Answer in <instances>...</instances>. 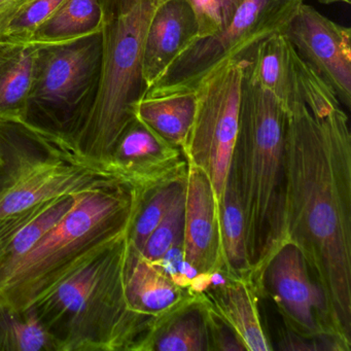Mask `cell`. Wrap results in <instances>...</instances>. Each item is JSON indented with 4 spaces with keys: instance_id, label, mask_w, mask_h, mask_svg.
Returning <instances> with one entry per match:
<instances>
[{
    "instance_id": "obj_1",
    "label": "cell",
    "mask_w": 351,
    "mask_h": 351,
    "mask_svg": "<svg viewBox=\"0 0 351 351\" xmlns=\"http://www.w3.org/2000/svg\"><path fill=\"white\" fill-rule=\"evenodd\" d=\"M283 225L285 243L303 254L337 336L351 348L350 126L311 69L305 99L287 112Z\"/></svg>"
},
{
    "instance_id": "obj_2",
    "label": "cell",
    "mask_w": 351,
    "mask_h": 351,
    "mask_svg": "<svg viewBox=\"0 0 351 351\" xmlns=\"http://www.w3.org/2000/svg\"><path fill=\"white\" fill-rule=\"evenodd\" d=\"M110 184H129L116 164L86 157L64 133L0 120V250L57 199Z\"/></svg>"
},
{
    "instance_id": "obj_3",
    "label": "cell",
    "mask_w": 351,
    "mask_h": 351,
    "mask_svg": "<svg viewBox=\"0 0 351 351\" xmlns=\"http://www.w3.org/2000/svg\"><path fill=\"white\" fill-rule=\"evenodd\" d=\"M129 236L32 306L57 351H147L158 322L129 302Z\"/></svg>"
},
{
    "instance_id": "obj_4",
    "label": "cell",
    "mask_w": 351,
    "mask_h": 351,
    "mask_svg": "<svg viewBox=\"0 0 351 351\" xmlns=\"http://www.w3.org/2000/svg\"><path fill=\"white\" fill-rule=\"evenodd\" d=\"M145 192L110 184L82 193L64 219L0 274V306L26 310L130 233Z\"/></svg>"
},
{
    "instance_id": "obj_5",
    "label": "cell",
    "mask_w": 351,
    "mask_h": 351,
    "mask_svg": "<svg viewBox=\"0 0 351 351\" xmlns=\"http://www.w3.org/2000/svg\"><path fill=\"white\" fill-rule=\"evenodd\" d=\"M287 114L278 100L244 77L231 169L237 176L252 282L264 295L267 265L285 244L283 205Z\"/></svg>"
},
{
    "instance_id": "obj_6",
    "label": "cell",
    "mask_w": 351,
    "mask_h": 351,
    "mask_svg": "<svg viewBox=\"0 0 351 351\" xmlns=\"http://www.w3.org/2000/svg\"><path fill=\"white\" fill-rule=\"evenodd\" d=\"M165 0H104L102 62L93 104L69 137L86 157L110 162L119 138L134 121L132 108L145 93V38Z\"/></svg>"
},
{
    "instance_id": "obj_7",
    "label": "cell",
    "mask_w": 351,
    "mask_h": 351,
    "mask_svg": "<svg viewBox=\"0 0 351 351\" xmlns=\"http://www.w3.org/2000/svg\"><path fill=\"white\" fill-rule=\"evenodd\" d=\"M306 0H243L227 27L189 45L149 91L194 90L199 82L228 60L247 62L258 46L285 34Z\"/></svg>"
},
{
    "instance_id": "obj_8",
    "label": "cell",
    "mask_w": 351,
    "mask_h": 351,
    "mask_svg": "<svg viewBox=\"0 0 351 351\" xmlns=\"http://www.w3.org/2000/svg\"><path fill=\"white\" fill-rule=\"evenodd\" d=\"M245 61L228 60L195 88L196 112L182 151L210 180L217 206L223 198L238 132Z\"/></svg>"
},
{
    "instance_id": "obj_9",
    "label": "cell",
    "mask_w": 351,
    "mask_h": 351,
    "mask_svg": "<svg viewBox=\"0 0 351 351\" xmlns=\"http://www.w3.org/2000/svg\"><path fill=\"white\" fill-rule=\"evenodd\" d=\"M268 291L291 332L324 345L326 350L350 351L337 336L328 302L297 246L283 244L272 256L263 276Z\"/></svg>"
},
{
    "instance_id": "obj_10",
    "label": "cell",
    "mask_w": 351,
    "mask_h": 351,
    "mask_svg": "<svg viewBox=\"0 0 351 351\" xmlns=\"http://www.w3.org/2000/svg\"><path fill=\"white\" fill-rule=\"evenodd\" d=\"M300 58L351 108V29L303 3L285 32Z\"/></svg>"
},
{
    "instance_id": "obj_11",
    "label": "cell",
    "mask_w": 351,
    "mask_h": 351,
    "mask_svg": "<svg viewBox=\"0 0 351 351\" xmlns=\"http://www.w3.org/2000/svg\"><path fill=\"white\" fill-rule=\"evenodd\" d=\"M110 161L118 166L131 186L143 192L186 176L188 171L182 149L170 145L137 119L121 135Z\"/></svg>"
},
{
    "instance_id": "obj_12",
    "label": "cell",
    "mask_w": 351,
    "mask_h": 351,
    "mask_svg": "<svg viewBox=\"0 0 351 351\" xmlns=\"http://www.w3.org/2000/svg\"><path fill=\"white\" fill-rule=\"evenodd\" d=\"M184 258L200 274L225 269L215 191L207 174L192 164L184 192Z\"/></svg>"
},
{
    "instance_id": "obj_13",
    "label": "cell",
    "mask_w": 351,
    "mask_h": 351,
    "mask_svg": "<svg viewBox=\"0 0 351 351\" xmlns=\"http://www.w3.org/2000/svg\"><path fill=\"white\" fill-rule=\"evenodd\" d=\"M307 69L287 36L278 34L256 48L244 65V77L272 94L287 114L304 101Z\"/></svg>"
},
{
    "instance_id": "obj_14",
    "label": "cell",
    "mask_w": 351,
    "mask_h": 351,
    "mask_svg": "<svg viewBox=\"0 0 351 351\" xmlns=\"http://www.w3.org/2000/svg\"><path fill=\"white\" fill-rule=\"evenodd\" d=\"M197 38L198 25L188 0H165L154 14L145 38L143 77L147 92Z\"/></svg>"
},
{
    "instance_id": "obj_15",
    "label": "cell",
    "mask_w": 351,
    "mask_h": 351,
    "mask_svg": "<svg viewBox=\"0 0 351 351\" xmlns=\"http://www.w3.org/2000/svg\"><path fill=\"white\" fill-rule=\"evenodd\" d=\"M206 309L235 335L246 351H271L258 311V291L247 276H233L228 282L200 293Z\"/></svg>"
},
{
    "instance_id": "obj_16",
    "label": "cell",
    "mask_w": 351,
    "mask_h": 351,
    "mask_svg": "<svg viewBox=\"0 0 351 351\" xmlns=\"http://www.w3.org/2000/svg\"><path fill=\"white\" fill-rule=\"evenodd\" d=\"M126 289L132 307L139 313L155 319L158 328L166 318L190 305L198 297L178 287L131 242L127 262Z\"/></svg>"
},
{
    "instance_id": "obj_17",
    "label": "cell",
    "mask_w": 351,
    "mask_h": 351,
    "mask_svg": "<svg viewBox=\"0 0 351 351\" xmlns=\"http://www.w3.org/2000/svg\"><path fill=\"white\" fill-rule=\"evenodd\" d=\"M195 112V90L147 91L132 108L135 119L180 149L190 132Z\"/></svg>"
},
{
    "instance_id": "obj_18",
    "label": "cell",
    "mask_w": 351,
    "mask_h": 351,
    "mask_svg": "<svg viewBox=\"0 0 351 351\" xmlns=\"http://www.w3.org/2000/svg\"><path fill=\"white\" fill-rule=\"evenodd\" d=\"M90 64L91 51L88 46L53 51L47 56L40 73L36 99L49 104L67 101L87 77Z\"/></svg>"
},
{
    "instance_id": "obj_19",
    "label": "cell",
    "mask_w": 351,
    "mask_h": 351,
    "mask_svg": "<svg viewBox=\"0 0 351 351\" xmlns=\"http://www.w3.org/2000/svg\"><path fill=\"white\" fill-rule=\"evenodd\" d=\"M223 267L236 276L252 279L246 250V225L237 176L230 168L223 198L219 204Z\"/></svg>"
},
{
    "instance_id": "obj_20",
    "label": "cell",
    "mask_w": 351,
    "mask_h": 351,
    "mask_svg": "<svg viewBox=\"0 0 351 351\" xmlns=\"http://www.w3.org/2000/svg\"><path fill=\"white\" fill-rule=\"evenodd\" d=\"M207 310L196 301L166 318L155 330L147 351H211Z\"/></svg>"
},
{
    "instance_id": "obj_21",
    "label": "cell",
    "mask_w": 351,
    "mask_h": 351,
    "mask_svg": "<svg viewBox=\"0 0 351 351\" xmlns=\"http://www.w3.org/2000/svg\"><path fill=\"white\" fill-rule=\"evenodd\" d=\"M0 351H57V349L34 307L17 311L0 306Z\"/></svg>"
},
{
    "instance_id": "obj_22",
    "label": "cell",
    "mask_w": 351,
    "mask_h": 351,
    "mask_svg": "<svg viewBox=\"0 0 351 351\" xmlns=\"http://www.w3.org/2000/svg\"><path fill=\"white\" fill-rule=\"evenodd\" d=\"M82 193L60 197L23 229L20 230L11 241L0 250V274L15 264L51 230L54 229L75 207Z\"/></svg>"
},
{
    "instance_id": "obj_23",
    "label": "cell",
    "mask_w": 351,
    "mask_h": 351,
    "mask_svg": "<svg viewBox=\"0 0 351 351\" xmlns=\"http://www.w3.org/2000/svg\"><path fill=\"white\" fill-rule=\"evenodd\" d=\"M186 174L160 184L143 195L130 231V242L141 250L152 232L161 223L176 199L186 191Z\"/></svg>"
},
{
    "instance_id": "obj_24",
    "label": "cell",
    "mask_w": 351,
    "mask_h": 351,
    "mask_svg": "<svg viewBox=\"0 0 351 351\" xmlns=\"http://www.w3.org/2000/svg\"><path fill=\"white\" fill-rule=\"evenodd\" d=\"M99 0H65L64 3L38 28L40 38H69L91 32L101 25Z\"/></svg>"
},
{
    "instance_id": "obj_25",
    "label": "cell",
    "mask_w": 351,
    "mask_h": 351,
    "mask_svg": "<svg viewBox=\"0 0 351 351\" xmlns=\"http://www.w3.org/2000/svg\"><path fill=\"white\" fill-rule=\"evenodd\" d=\"M186 192V191H184ZM184 193L176 199L161 223L152 232L141 252L147 260H159L174 243L184 239Z\"/></svg>"
},
{
    "instance_id": "obj_26",
    "label": "cell",
    "mask_w": 351,
    "mask_h": 351,
    "mask_svg": "<svg viewBox=\"0 0 351 351\" xmlns=\"http://www.w3.org/2000/svg\"><path fill=\"white\" fill-rule=\"evenodd\" d=\"M34 53L23 52L0 77V112L17 106L26 97L34 77Z\"/></svg>"
},
{
    "instance_id": "obj_27",
    "label": "cell",
    "mask_w": 351,
    "mask_h": 351,
    "mask_svg": "<svg viewBox=\"0 0 351 351\" xmlns=\"http://www.w3.org/2000/svg\"><path fill=\"white\" fill-rule=\"evenodd\" d=\"M188 3L196 18L198 40L225 29L243 0H188Z\"/></svg>"
},
{
    "instance_id": "obj_28",
    "label": "cell",
    "mask_w": 351,
    "mask_h": 351,
    "mask_svg": "<svg viewBox=\"0 0 351 351\" xmlns=\"http://www.w3.org/2000/svg\"><path fill=\"white\" fill-rule=\"evenodd\" d=\"M64 1L65 0H34L14 22L13 26L19 29L38 28Z\"/></svg>"
},
{
    "instance_id": "obj_29",
    "label": "cell",
    "mask_w": 351,
    "mask_h": 351,
    "mask_svg": "<svg viewBox=\"0 0 351 351\" xmlns=\"http://www.w3.org/2000/svg\"><path fill=\"white\" fill-rule=\"evenodd\" d=\"M207 319H208L213 350H244L243 346L240 344L233 332L208 310H207Z\"/></svg>"
},
{
    "instance_id": "obj_30",
    "label": "cell",
    "mask_w": 351,
    "mask_h": 351,
    "mask_svg": "<svg viewBox=\"0 0 351 351\" xmlns=\"http://www.w3.org/2000/svg\"><path fill=\"white\" fill-rule=\"evenodd\" d=\"M184 261V239H182L174 243L159 260L153 263L178 285L180 267Z\"/></svg>"
},
{
    "instance_id": "obj_31",
    "label": "cell",
    "mask_w": 351,
    "mask_h": 351,
    "mask_svg": "<svg viewBox=\"0 0 351 351\" xmlns=\"http://www.w3.org/2000/svg\"><path fill=\"white\" fill-rule=\"evenodd\" d=\"M322 5H332V3H346V5H350L351 0H318Z\"/></svg>"
},
{
    "instance_id": "obj_32",
    "label": "cell",
    "mask_w": 351,
    "mask_h": 351,
    "mask_svg": "<svg viewBox=\"0 0 351 351\" xmlns=\"http://www.w3.org/2000/svg\"><path fill=\"white\" fill-rule=\"evenodd\" d=\"M0 1H1V0H0Z\"/></svg>"
}]
</instances>
